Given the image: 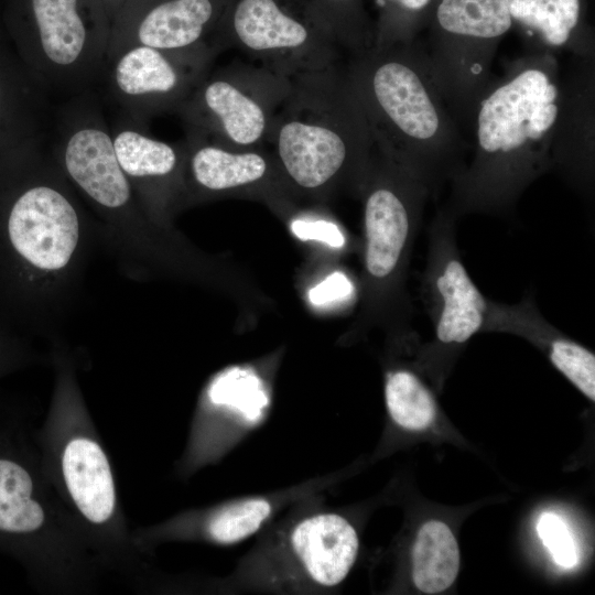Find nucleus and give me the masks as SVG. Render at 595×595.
I'll use <instances>...</instances> for the list:
<instances>
[{"instance_id": "14", "label": "nucleus", "mask_w": 595, "mask_h": 595, "mask_svg": "<svg viewBox=\"0 0 595 595\" xmlns=\"http://www.w3.org/2000/svg\"><path fill=\"white\" fill-rule=\"evenodd\" d=\"M457 216L446 206L429 229L422 293L433 326L431 349L451 350L484 332L490 300L469 277L457 248Z\"/></svg>"}, {"instance_id": "23", "label": "nucleus", "mask_w": 595, "mask_h": 595, "mask_svg": "<svg viewBox=\"0 0 595 595\" xmlns=\"http://www.w3.org/2000/svg\"><path fill=\"white\" fill-rule=\"evenodd\" d=\"M272 506L263 498H248L229 504L206 520V537L219 544H232L253 534L269 518Z\"/></svg>"}, {"instance_id": "21", "label": "nucleus", "mask_w": 595, "mask_h": 595, "mask_svg": "<svg viewBox=\"0 0 595 595\" xmlns=\"http://www.w3.org/2000/svg\"><path fill=\"white\" fill-rule=\"evenodd\" d=\"M512 22L547 48L565 47L582 32L581 0H505Z\"/></svg>"}, {"instance_id": "20", "label": "nucleus", "mask_w": 595, "mask_h": 595, "mask_svg": "<svg viewBox=\"0 0 595 595\" xmlns=\"http://www.w3.org/2000/svg\"><path fill=\"white\" fill-rule=\"evenodd\" d=\"M459 570V550L451 528L442 521H426L418 531L412 549V580L425 594L447 589Z\"/></svg>"}, {"instance_id": "22", "label": "nucleus", "mask_w": 595, "mask_h": 595, "mask_svg": "<svg viewBox=\"0 0 595 595\" xmlns=\"http://www.w3.org/2000/svg\"><path fill=\"white\" fill-rule=\"evenodd\" d=\"M385 400L391 419L405 430H425L436 419V404L431 391L409 369H394L387 374Z\"/></svg>"}, {"instance_id": "28", "label": "nucleus", "mask_w": 595, "mask_h": 595, "mask_svg": "<svg viewBox=\"0 0 595 595\" xmlns=\"http://www.w3.org/2000/svg\"><path fill=\"white\" fill-rule=\"evenodd\" d=\"M14 356L6 349L0 348V372L6 370L13 361Z\"/></svg>"}, {"instance_id": "2", "label": "nucleus", "mask_w": 595, "mask_h": 595, "mask_svg": "<svg viewBox=\"0 0 595 595\" xmlns=\"http://www.w3.org/2000/svg\"><path fill=\"white\" fill-rule=\"evenodd\" d=\"M45 143L31 141L0 155V281L36 320L66 305L90 230L78 195Z\"/></svg>"}, {"instance_id": "1", "label": "nucleus", "mask_w": 595, "mask_h": 595, "mask_svg": "<svg viewBox=\"0 0 595 595\" xmlns=\"http://www.w3.org/2000/svg\"><path fill=\"white\" fill-rule=\"evenodd\" d=\"M569 93L570 80L561 82L555 60L544 51L520 57L502 78L490 80L467 120L473 119L474 152L451 181L446 207L456 216L510 212L554 167Z\"/></svg>"}, {"instance_id": "15", "label": "nucleus", "mask_w": 595, "mask_h": 595, "mask_svg": "<svg viewBox=\"0 0 595 595\" xmlns=\"http://www.w3.org/2000/svg\"><path fill=\"white\" fill-rule=\"evenodd\" d=\"M219 3V0H128L111 23L106 60L133 45L164 50L213 47L208 36Z\"/></svg>"}, {"instance_id": "5", "label": "nucleus", "mask_w": 595, "mask_h": 595, "mask_svg": "<svg viewBox=\"0 0 595 595\" xmlns=\"http://www.w3.org/2000/svg\"><path fill=\"white\" fill-rule=\"evenodd\" d=\"M268 139L274 161L296 188L317 193L346 177L363 184L376 144L345 72L291 79Z\"/></svg>"}, {"instance_id": "29", "label": "nucleus", "mask_w": 595, "mask_h": 595, "mask_svg": "<svg viewBox=\"0 0 595 595\" xmlns=\"http://www.w3.org/2000/svg\"><path fill=\"white\" fill-rule=\"evenodd\" d=\"M333 1H337V2H344V1H346V0H333Z\"/></svg>"}, {"instance_id": "18", "label": "nucleus", "mask_w": 595, "mask_h": 595, "mask_svg": "<svg viewBox=\"0 0 595 595\" xmlns=\"http://www.w3.org/2000/svg\"><path fill=\"white\" fill-rule=\"evenodd\" d=\"M184 190L221 194L249 188L274 175L277 163L260 149L234 150L186 134Z\"/></svg>"}, {"instance_id": "16", "label": "nucleus", "mask_w": 595, "mask_h": 595, "mask_svg": "<svg viewBox=\"0 0 595 595\" xmlns=\"http://www.w3.org/2000/svg\"><path fill=\"white\" fill-rule=\"evenodd\" d=\"M109 129L120 167L143 209L159 226L184 190L183 142L155 139L148 125L119 110Z\"/></svg>"}, {"instance_id": "19", "label": "nucleus", "mask_w": 595, "mask_h": 595, "mask_svg": "<svg viewBox=\"0 0 595 595\" xmlns=\"http://www.w3.org/2000/svg\"><path fill=\"white\" fill-rule=\"evenodd\" d=\"M290 547L312 583L333 587L347 576L354 565L359 541L355 528L344 517L316 513L293 528Z\"/></svg>"}, {"instance_id": "17", "label": "nucleus", "mask_w": 595, "mask_h": 595, "mask_svg": "<svg viewBox=\"0 0 595 595\" xmlns=\"http://www.w3.org/2000/svg\"><path fill=\"white\" fill-rule=\"evenodd\" d=\"M53 108L0 26V155L46 139Z\"/></svg>"}, {"instance_id": "10", "label": "nucleus", "mask_w": 595, "mask_h": 595, "mask_svg": "<svg viewBox=\"0 0 595 595\" xmlns=\"http://www.w3.org/2000/svg\"><path fill=\"white\" fill-rule=\"evenodd\" d=\"M377 154L361 185L366 278L375 304L400 300L409 307L402 283L431 192L412 173Z\"/></svg>"}, {"instance_id": "8", "label": "nucleus", "mask_w": 595, "mask_h": 595, "mask_svg": "<svg viewBox=\"0 0 595 595\" xmlns=\"http://www.w3.org/2000/svg\"><path fill=\"white\" fill-rule=\"evenodd\" d=\"M0 26L51 98L97 88L111 22L91 0H0Z\"/></svg>"}, {"instance_id": "25", "label": "nucleus", "mask_w": 595, "mask_h": 595, "mask_svg": "<svg viewBox=\"0 0 595 595\" xmlns=\"http://www.w3.org/2000/svg\"><path fill=\"white\" fill-rule=\"evenodd\" d=\"M537 532L556 565L565 570L577 565L580 553L576 540L560 515L542 512L537 523Z\"/></svg>"}, {"instance_id": "26", "label": "nucleus", "mask_w": 595, "mask_h": 595, "mask_svg": "<svg viewBox=\"0 0 595 595\" xmlns=\"http://www.w3.org/2000/svg\"><path fill=\"white\" fill-rule=\"evenodd\" d=\"M390 6L399 18L389 45L411 43L416 33L426 26L435 0H381Z\"/></svg>"}, {"instance_id": "6", "label": "nucleus", "mask_w": 595, "mask_h": 595, "mask_svg": "<svg viewBox=\"0 0 595 595\" xmlns=\"http://www.w3.org/2000/svg\"><path fill=\"white\" fill-rule=\"evenodd\" d=\"M0 552L39 586L57 591L82 587L98 565L39 456L9 431H0Z\"/></svg>"}, {"instance_id": "24", "label": "nucleus", "mask_w": 595, "mask_h": 595, "mask_svg": "<svg viewBox=\"0 0 595 595\" xmlns=\"http://www.w3.org/2000/svg\"><path fill=\"white\" fill-rule=\"evenodd\" d=\"M213 404L235 411L247 422H257L267 404L264 394L250 376L226 375L209 391Z\"/></svg>"}, {"instance_id": "27", "label": "nucleus", "mask_w": 595, "mask_h": 595, "mask_svg": "<svg viewBox=\"0 0 595 595\" xmlns=\"http://www.w3.org/2000/svg\"><path fill=\"white\" fill-rule=\"evenodd\" d=\"M112 23L115 17L128 0H91Z\"/></svg>"}, {"instance_id": "7", "label": "nucleus", "mask_w": 595, "mask_h": 595, "mask_svg": "<svg viewBox=\"0 0 595 595\" xmlns=\"http://www.w3.org/2000/svg\"><path fill=\"white\" fill-rule=\"evenodd\" d=\"M47 138L66 180L98 216L118 250L136 266L147 262L158 225L119 165L97 89L54 105Z\"/></svg>"}, {"instance_id": "13", "label": "nucleus", "mask_w": 595, "mask_h": 595, "mask_svg": "<svg viewBox=\"0 0 595 595\" xmlns=\"http://www.w3.org/2000/svg\"><path fill=\"white\" fill-rule=\"evenodd\" d=\"M228 31L215 44L217 52L232 45L285 78L337 68L342 50L334 37L310 29L275 0H239Z\"/></svg>"}, {"instance_id": "11", "label": "nucleus", "mask_w": 595, "mask_h": 595, "mask_svg": "<svg viewBox=\"0 0 595 595\" xmlns=\"http://www.w3.org/2000/svg\"><path fill=\"white\" fill-rule=\"evenodd\" d=\"M291 86L262 66H229L209 72L177 113L186 134L234 150L259 149Z\"/></svg>"}, {"instance_id": "9", "label": "nucleus", "mask_w": 595, "mask_h": 595, "mask_svg": "<svg viewBox=\"0 0 595 595\" xmlns=\"http://www.w3.org/2000/svg\"><path fill=\"white\" fill-rule=\"evenodd\" d=\"M513 22L505 0H435L421 50L458 122L490 82L497 45Z\"/></svg>"}, {"instance_id": "3", "label": "nucleus", "mask_w": 595, "mask_h": 595, "mask_svg": "<svg viewBox=\"0 0 595 595\" xmlns=\"http://www.w3.org/2000/svg\"><path fill=\"white\" fill-rule=\"evenodd\" d=\"M345 75L381 154L431 194L461 172L466 143L419 42L371 46Z\"/></svg>"}, {"instance_id": "4", "label": "nucleus", "mask_w": 595, "mask_h": 595, "mask_svg": "<svg viewBox=\"0 0 595 595\" xmlns=\"http://www.w3.org/2000/svg\"><path fill=\"white\" fill-rule=\"evenodd\" d=\"M37 443L43 474L98 565L134 570L139 549L121 511L111 462L65 369Z\"/></svg>"}, {"instance_id": "12", "label": "nucleus", "mask_w": 595, "mask_h": 595, "mask_svg": "<svg viewBox=\"0 0 595 595\" xmlns=\"http://www.w3.org/2000/svg\"><path fill=\"white\" fill-rule=\"evenodd\" d=\"M217 52L210 46L164 50L133 45L105 61L97 86L101 100L148 125L164 112H177L209 73Z\"/></svg>"}]
</instances>
